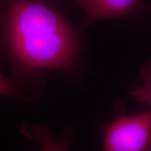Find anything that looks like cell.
I'll return each mask as SVG.
<instances>
[{
  "label": "cell",
  "mask_w": 151,
  "mask_h": 151,
  "mask_svg": "<svg viewBox=\"0 0 151 151\" xmlns=\"http://www.w3.org/2000/svg\"><path fill=\"white\" fill-rule=\"evenodd\" d=\"M4 38L18 68L71 70L80 48L77 30L54 0H0Z\"/></svg>",
  "instance_id": "1"
},
{
  "label": "cell",
  "mask_w": 151,
  "mask_h": 151,
  "mask_svg": "<svg viewBox=\"0 0 151 151\" xmlns=\"http://www.w3.org/2000/svg\"><path fill=\"white\" fill-rule=\"evenodd\" d=\"M101 151H151V111L120 113L104 127Z\"/></svg>",
  "instance_id": "2"
},
{
  "label": "cell",
  "mask_w": 151,
  "mask_h": 151,
  "mask_svg": "<svg viewBox=\"0 0 151 151\" xmlns=\"http://www.w3.org/2000/svg\"><path fill=\"white\" fill-rule=\"evenodd\" d=\"M84 11L86 21L120 18L143 9L142 0H73Z\"/></svg>",
  "instance_id": "3"
},
{
  "label": "cell",
  "mask_w": 151,
  "mask_h": 151,
  "mask_svg": "<svg viewBox=\"0 0 151 151\" xmlns=\"http://www.w3.org/2000/svg\"><path fill=\"white\" fill-rule=\"evenodd\" d=\"M20 133L28 140L37 141L40 151H71L72 147L70 130L65 131L60 137H55L46 124L23 122L20 125Z\"/></svg>",
  "instance_id": "4"
},
{
  "label": "cell",
  "mask_w": 151,
  "mask_h": 151,
  "mask_svg": "<svg viewBox=\"0 0 151 151\" xmlns=\"http://www.w3.org/2000/svg\"><path fill=\"white\" fill-rule=\"evenodd\" d=\"M142 76L145 81L143 85L136 87L132 92V96L139 103L145 106H150L151 101L150 94V66L147 67L142 71Z\"/></svg>",
  "instance_id": "5"
},
{
  "label": "cell",
  "mask_w": 151,
  "mask_h": 151,
  "mask_svg": "<svg viewBox=\"0 0 151 151\" xmlns=\"http://www.w3.org/2000/svg\"><path fill=\"white\" fill-rule=\"evenodd\" d=\"M0 96H6L16 99H24L21 92L8 77L0 73Z\"/></svg>",
  "instance_id": "6"
}]
</instances>
